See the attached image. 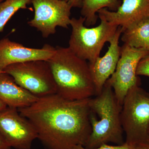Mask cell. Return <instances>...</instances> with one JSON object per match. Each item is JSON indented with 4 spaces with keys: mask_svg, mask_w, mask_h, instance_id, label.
<instances>
[{
    "mask_svg": "<svg viewBox=\"0 0 149 149\" xmlns=\"http://www.w3.org/2000/svg\"><path fill=\"white\" fill-rule=\"evenodd\" d=\"M91 98L69 100L56 94L18 110L32 123L46 148L74 149L84 146L92 133Z\"/></svg>",
    "mask_w": 149,
    "mask_h": 149,
    "instance_id": "cell-1",
    "label": "cell"
},
{
    "mask_svg": "<svg viewBox=\"0 0 149 149\" xmlns=\"http://www.w3.org/2000/svg\"><path fill=\"white\" fill-rule=\"evenodd\" d=\"M47 61L57 88V94L69 100H79L96 96L89 63L74 54L68 47H56Z\"/></svg>",
    "mask_w": 149,
    "mask_h": 149,
    "instance_id": "cell-2",
    "label": "cell"
},
{
    "mask_svg": "<svg viewBox=\"0 0 149 149\" xmlns=\"http://www.w3.org/2000/svg\"><path fill=\"white\" fill-rule=\"evenodd\" d=\"M91 133L84 147L95 149L112 143H125L121 124L122 106L117 100L111 86L106 83L100 94L90 100Z\"/></svg>",
    "mask_w": 149,
    "mask_h": 149,
    "instance_id": "cell-3",
    "label": "cell"
},
{
    "mask_svg": "<svg viewBox=\"0 0 149 149\" xmlns=\"http://www.w3.org/2000/svg\"><path fill=\"white\" fill-rule=\"evenodd\" d=\"M100 18V24L92 28L84 25L85 19L83 17L70 19L72 32L68 47L78 57L88 61L89 64H93L100 57L104 45L111 40L118 27Z\"/></svg>",
    "mask_w": 149,
    "mask_h": 149,
    "instance_id": "cell-4",
    "label": "cell"
},
{
    "mask_svg": "<svg viewBox=\"0 0 149 149\" xmlns=\"http://www.w3.org/2000/svg\"><path fill=\"white\" fill-rule=\"evenodd\" d=\"M120 118L125 143L136 146L148 141L149 93L139 85L130 89L123 103Z\"/></svg>",
    "mask_w": 149,
    "mask_h": 149,
    "instance_id": "cell-5",
    "label": "cell"
},
{
    "mask_svg": "<svg viewBox=\"0 0 149 149\" xmlns=\"http://www.w3.org/2000/svg\"><path fill=\"white\" fill-rule=\"evenodd\" d=\"M3 71L13 77L17 85L39 98L57 94L56 85L47 61L14 63Z\"/></svg>",
    "mask_w": 149,
    "mask_h": 149,
    "instance_id": "cell-6",
    "label": "cell"
},
{
    "mask_svg": "<svg viewBox=\"0 0 149 149\" xmlns=\"http://www.w3.org/2000/svg\"><path fill=\"white\" fill-rule=\"evenodd\" d=\"M149 53V51L145 49L132 47L125 44L121 47L116 69L106 83L111 86L121 106L129 90L139 85L136 74L137 67L140 61Z\"/></svg>",
    "mask_w": 149,
    "mask_h": 149,
    "instance_id": "cell-7",
    "label": "cell"
},
{
    "mask_svg": "<svg viewBox=\"0 0 149 149\" xmlns=\"http://www.w3.org/2000/svg\"><path fill=\"white\" fill-rule=\"evenodd\" d=\"M35 15L28 22L47 38L56 32L57 27L68 28L70 25L71 6L64 0H32Z\"/></svg>",
    "mask_w": 149,
    "mask_h": 149,
    "instance_id": "cell-8",
    "label": "cell"
},
{
    "mask_svg": "<svg viewBox=\"0 0 149 149\" xmlns=\"http://www.w3.org/2000/svg\"><path fill=\"white\" fill-rule=\"evenodd\" d=\"M0 132L11 148L30 149L37 139L34 125L18 109L7 107L0 110Z\"/></svg>",
    "mask_w": 149,
    "mask_h": 149,
    "instance_id": "cell-9",
    "label": "cell"
},
{
    "mask_svg": "<svg viewBox=\"0 0 149 149\" xmlns=\"http://www.w3.org/2000/svg\"><path fill=\"white\" fill-rule=\"evenodd\" d=\"M56 48L45 44L41 49L28 48L11 41L8 38L0 40V70L8 65L34 61H48L53 56Z\"/></svg>",
    "mask_w": 149,
    "mask_h": 149,
    "instance_id": "cell-10",
    "label": "cell"
},
{
    "mask_svg": "<svg viewBox=\"0 0 149 149\" xmlns=\"http://www.w3.org/2000/svg\"><path fill=\"white\" fill-rule=\"evenodd\" d=\"M111 24L122 27L123 32L140 22L149 18V0H123L117 10L102 9L97 12Z\"/></svg>",
    "mask_w": 149,
    "mask_h": 149,
    "instance_id": "cell-11",
    "label": "cell"
},
{
    "mask_svg": "<svg viewBox=\"0 0 149 149\" xmlns=\"http://www.w3.org/2000/svg\"><path fill=\"white\" fill-rule=\"evenodd\" d=\"M122 32V27L119 26L109 42L110 45L104 55L99 57L93 64L89 63L95 88L96 96L100 94L107 80L116 69L120 56L121 47L119 45V40Z\"/></svg>",
    "mask_w": 149,
    "mask_h": 149,
    "instance_id": "cell-12",
    "label": "cell"
},
{
    "mask_svg": "<svg viewBox=\"0 0 149 149\" xmlns=\"http://www.w3.org/2000/svg\"><path fill=\"white\" fill-rule=\"evenodd\" d=\"M39 99L17 85L10 74L5 72L0 74V100L7 107L17 109L26 107Z\"/></svg>",
    "mask_w": 149,
    "mask_h": 149,
    "instance_id": "cell-13",
    "label": "cell"
},
{
    "mask_svg": "<svg viewBox=\"0 0 149 149\" xmlns=\"http://www.w3.org/2000/svg\"><path fill=\"white\" fill-rule=\"evenodd\" d=\"M122 34L121 40L124 44L149 52V18L125 29Z\"/></svg>",
    "mask_w": 149,
    "mask_h": 149,
    "instance_id": "cell-14",
    "label": "cell"
},
{
    "mask_svg": "<svg viewBox=\"0 0 149 149\" xmlns=\"http://www.w3.org/2000/svg\"><path fill=\"white\" fill-rule=\"evenodd\" d=\"M120 5L119 0H83L81 14L85 19V25L88 27L96 24L98 18L96 13L100 10L108 8L116 11Z\"/></svg>",
    "mask_w": 149,
    "mask_h": 149,
    "instance_id": "cell-15",
    "label": "cell"
},
{
    "mask_svg": "<svg viewBox=\"0 0 149 149\" xmlns=\"http://www.w3.org/2000/svg\"><path fill=\"white\" fill-rule=\"evenodd\" d=\"M32 0H4L0 3V32L17 12L19 9H28L27 6Z\"/></svg>",
    "mask_w": 149,
    "mask_h": 149,
    "instance_id": "cell-16",
    "label": "cell"
},
{
    "mask_svg": "<svg viewBox=\"0 0 149 149\" xmlns=\"http://www.w3.org/2000/svg\"><path fill=\"white\" fill-rule=\"evenodd\" d=\"M136 74L149 77V53L139 62Z\"/></svg>",
    "mask_w": 149,
    "mask_h": 149,
    "instance_id": "cell-17",
    "label": "cell"
},
{
    "mask_svg": "<svg viewBox=\"0 0 149 149\" xmlns=\"http://www.w3.org/2000/svg\"><path fill=\"white\" fill-rule=\"evenodd\" d=\"M74 149H136V146L128 144L125 142L123 144L121 145H117V146H110L108 144H104L100 147L97 148L88 149L85 148L83 146H77Z\"/></svg>",
    "mask_w": 149,
    "mask_h": 149,
    "instance_id": "cell-18",
    "label": "cell"
},
{
    "mask_svg": "<svg viewBox=\"0 0 149 149\" xmlns=\"http://www.w3.org/2000/svg\"><path fill=\"white\" fill-rule=\"evenodd\" d=\"M67 2L72 8H81L83 0H64Z\"/></svg>",
    "mask_w": 149,
    "mask_h": 149,
    "instance_id": "cell-19",
    "label": "cell"
},
{
    "mask_svg": "<svg viewBox=\"0 0 149 149\" xmlns=\"http://www.w3.org/2000/svg\"><path fill=\"white\" fill-rule=\"evenodd\" d=\"M11 148L0 132V149H10Z\"/></svg>",
    "mask_w": 149,
    "mask_h": 149,
    "instance_id": "cell-20",
    "label": "cell"
},
{
    "mask_svg": "<svg viewBox=\"0 0 149 149\" xmlns=\"http://www.w3.org/2000/svg\"><path fill=\"white\" fill-rule=\"evenodd\" d=\"M136 149H149V141H146L137 144L136 146Z\"/></svg>",
    "mask_w": 149,
    "mask_h": 149,
    "instance_id": "cell-21",
    "label": "cell"
},
{
    "mask_svg": "<svg viewBox=\"0 0 149 149\" xmlns=\"http://www.w3.org/2000/svg\"><path fill=\"white\" fill-rule=\"evenodd\" d=\"M7 107V106L3 102L0 100V110L4 109Z\"/></svg>",
    "mask_w": 149,
    "mask_h": 149,
    "instance_id": "cell-22",
    "label": "cell"
},
{
    "mask_svg": "<svg viewBox=\"0 0 149 149\" xmlns=\"http://www.w3.org/2000/svg\"><path fill=\"white\" fill-rule=\"evenodd\" d=\"M148 141H149V128L148 129Z\"/></svg>",
    "mask_w": 149,
    "mask_h": 149,
    "instance_id": "cell-23",
    "label": "cell"
},
{
    "mask_svg": "<svg viewBox=\"0 0 149 149\" xmlns=\"http://www.w3.org/2000/svg\"><path fill=\"white\" fill-rule=\"evenodd\" d=\"M4 72V71H3V70H0V74H1V73H2V72Z\"/></svg>",
    "mask_w": 149,
    "mask_h": 149,
    "instance_id": "cell-24",
    "label": "cell"
},
{
    "mask_svg": "<svg viewBox=\"0 0 149 149\" xmlns=\"http://www.w3.org/2000/svg\"><path fill=\"white\" fill-rule=\"evenodd\" d=\"M3 1H2V0H0V3H1Z\"/></svg>",
    "mask_w": 149,
    "mask_h": 149,
    "instance_id": "cell-25",
    "label": "cell"
},
{
    "mask_svg": "<svg viewBox=\"0 0 149 149\" xmlns=\"http://www.w3.org/2000/svg\"><path fill=\"white\" fill-rule=\"evenodd\" d=\"M2 1H4V0H2Z\"/></svg>",
    "mask_w": 149,
    "mask_h": 149,
    "instance_id": "cell-26",
    "label": "cell"
}]
</instances>
